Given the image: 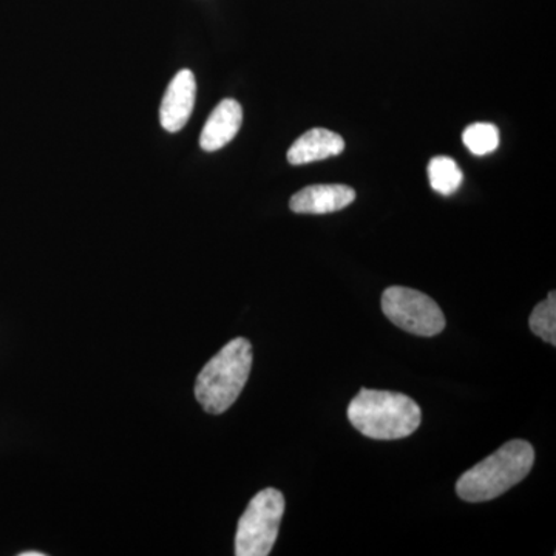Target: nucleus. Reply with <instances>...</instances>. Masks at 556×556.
<instances>
[{"instance_id": "obj_1", "label": "nucleus", "mask_w": 556, "mask_h": 556, "mask_svg": "<svg viewBox=\"0 0 556 556\" xmlns=\"http://www.w3.org/2000/svg\"><path fill=\"white\" fill-rule=\"evenodd\" d=\"M535 463V450L529 442L515 439L466 471L456 484L460 500L485 503L525 481Z\"/></svg>"}, {"instance_id": "obj_2", "label": "nucleus", "mask_w": 556, "mask_h": 556, "mask_svg": "<svg viewBox=\"0 0 556 556\" xmlns=\"http://www.w3.org/2000/svg\"><path fill=\"white\" fill-rule=\"evenodd\" d=\"M348 419L364 437L394 441L415 433L422 420V412L405 394L364 388L351 401Z\"/></svg>"}, {"instance_id": "obj_3", "label": "nucleus", "mask_w": 556, "mask_h": 556, "mask_svg": "<svg viewBox=\"0 0 556 556\" xmlns=\"http://www.w3.org/2000/svg\"><path fill=\"white\" fill-rule=\"evenodd\" d=\"M252 369V345L237 338L201 369L195 383V396L211 415H222L232 407L247 386Z\"/></svg>"}, {"instance_id": "obj_4", "label": "nucleus", "mask_w": 556, "mask_h": 556, "mask_svg": "<svg viewBox=\"0 0 556 556\" xmlns=\"http://www.w3.org/2000/svg\"><path fill=\"white\" fill-rule=\"evenodd\" d=\"M285 514V497L276 489H265L252 497L236 535L237 556H268L276 544Z\"/></svg>"}, {"instance_id": "obj_5", "label": "nucleus", "mask_w": 556, "mask_h": 556, "mask_svg": "<svg viewBox=\"0 0 556 556\" xmlns=\"http://www.w3.org/2000/svg\"><path fill=\"white\" fill-rule=\"evenodd\" d=\"M383 314L396 327L422 338L441 334L445 328V317L433 299L424 292L404 287L386 289L382 295Z\"/></svg>"}, {"instance_id": "obj_6", "label": "nucleus", "mask_w": 556, "mask_h": 556, "mask_svg": "<svg viewBox=\"0 0 556 556\" xmlns=\"http://www.w3.org/2000/svg\"><path fill=\"white\" fill-rule=\"evenodd\" d=\"M197 97V80L190 70H181L172 79L161 102V126L170 134H177L188 124Z\"/></svg>"}, {"instance_id": "obj_7", "label": "nucleus", "mask_w": 556, "mask_h": 556, "mask_svg": "<svg viewBox=\"0 0 556 556\" xmlns=\"http://www.w3.org/2000/svg\"><path fill=\"white\" fill-rule=\"evenodd\" d=\"M356 200V192L345 185H314L299 190L291 201L289 207L295 214L324 215L342 211L353 204Z\"/></svg>"}, {"instance_id": "obj_8", "label": "nucleus", "mask_w": 556, "mask_h": 556, "mask_svg": "<svg viewBox=\"0 0 556 556\" xmlns=\"http://www.w3.org/2000/svg\"><path fill=\"white\" fill-rule=\"evenodd\" d=\"M241 123H243V109L239 102L223 100L204 124L200 137L201 149L206 152H217L225 148L239 134Z\"/></svg>"}, {"instance_id": "obj_9", "label": "nucleus", "mask_w": 556, "mask_h": 556, "mask_svg": "<svg viewBox=\"0 0 556 556\" xmlns=\"http://www.w3.org/2000/svg\"><path fill=\"white\" fill-rule=\"evenodd\" d=\"M345 150V139L328 129H311L303 134L288 150V161L292 166L316 163L338 156Z\"/></svg>"}, {"instance_id": "obj_10", "label": "nucleus", "mask_w": 556, "mask_h": 556, "mask_svg": "<svg viewBox=\"0 0 556 556\" xmlns=\"http://www.w3.org/2000/svg\"><path fill=\"white\" fill-rule=\"evenodd\" d=\"M428 179L431 188L441 195H453L464 181L463 170L450 156H434L428 163Z\"/></svg>"}, {"instance_id": "obj_11", "label": "nucleus", "mask_w": 556, "mask_h": 556, "mask_svg": "<svg viewBox=\"0 0 556 556\" xmlns=\"http://www.w3.org/2000/svg\"><path fill=\"white\" fill-rule=\"evenodd\" d=\"M530 329L533 334L544 340V342L556 345V294L555 291L548 292L544 302L538 303L529 318Z\"/></svg>"}, {"instance_id": "obj_12", "label": "nucleus", "mask_w": 556, "mask_h": 556, "mask_svg": "<svg viewBox=\"0 0 556 556\" xmlns=\"http://www.w3.org/2000/svg\"><path fill=\"white\" fill-rule=\"evenodd\" d=\"M463 142L473 155H489L500 146V130L493 124L475 123L464 130Z\"/></svg>"}, {"instance_id": "obj_13", "label": "nucleus", "mask_w": 556, "mask_h": 556, "mask_svg": "<svg viewBox=\"0 0 556 556\" xmlns=\"http://www.w3.org/2000/svg\"><path fill=\"white\" fill-rule=\"evenodd\" d=\"M21 556H46L42 552H24Z\"/></svg>"}]
</instances>
